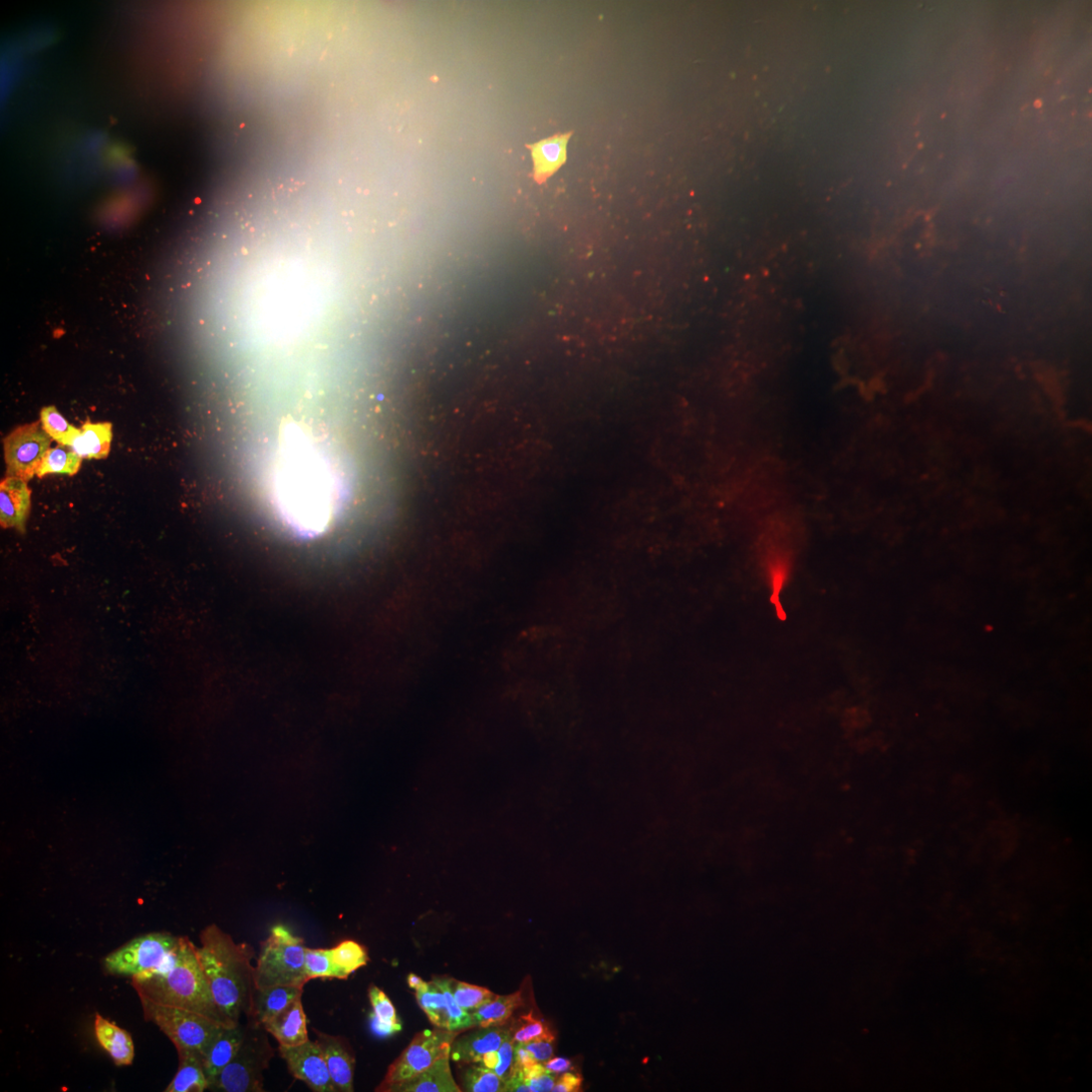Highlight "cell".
<instances>
[{"mask_svg":"<svg viewBox=\"0 0 1092 1092\" xmlns=\"http://www.w3.org/2000/svg\"><path fill=\"white\" fill-rule=\"evenodd\" d=\"M268 490L282 524L301 538L330 528L345 501L344 477L321 442L290 428L273 455Z\"/></svg>","mask_w":1092,"mask_h":1092,"instance_id":"1","label":"cell"},{"mask_svg":"<svg viewBox=\"0 0 1092 1092\" xmlns=\"http://www.w3.org/2000/svg\"><path fill=\"white\" fill-rule=\"evenodd\" d=\"M196 955L206 975L217 1005L225 1017L240 1025V1018L252 1016L255 993L252 960L254 949L247 943H236L218 926L204 929Z\"/></svg>","mask_w":1092,"mask_h":1092,"instance_id":"2","label":"cell"},{"mask_svg":"<svg viewBox=\"0 0 1092 1092\" xmlns=\"http://www.w3.org/2000/svg\"><path fill=\"white\" fill-rule=\"evenodd\" d=\"M139 998L206 1016L223 1027H236L220 1010L196 955V946L181 937L177 960L166 973L132 979Z\"/></svg>","mask_w":1092,"mask_h":1092,"instance_id":"3","label":"cell"},{"mask_svg":"<svg viewBox=\"0 0 1092 1092\" xmlns=\"http://www.w3.org/2000/svg\"><path fill=\"white\" fill-rule=\"evenodd\" d=\"M306 950L304 940L295 936L288 927H273L268 938L260 944L254 971L255 989L280 985L305 987L309 982L305 965Z\"/></svg>","mask_w":1092,"mask_h":1092,"instance_id":"4","label":"cell"},{"mask_svg":"<svg viewBox=\"0 0 1092 1092\" xmlns=\"http://www.w3.org/2000/svg\"><path fill=\"white\" fill-rule=\"evenodd\" d=\"M181 937L150 933L136 937L110 953L105 970L115 976L143 979L168 972L176 963Z\"/></svg>","mask_w":1092,"mask_h":1092,"instance_id":"5","label":"cell"},{"mask_svg":"<svg viewBox=\"0 0 1092 1092\" xmlns=\"http://www.w3.org/2000/svg\"><path fill=\"white\" fill-rule=\"evenodd\" d=\"M266 1033L263 1026L249 1020L239 1051L209 1089L223 1092L264 1091L263 1073L275 1055Z\"/></svg>","mask_w":1092,"mask_h":1092,"instance_id":"6","label":"cell"},{"mask_svg":"<svg viewBox=\"0 0 1092 1092\" xmlns=\"http://www.w3.org/2000/svg\"><path fill=\"white\" fill-rule=\"evenodd\" d=\"M140 1001L145 1019L154 1023L176 1050L192 1051L202 1057L221 1030L227 1028L194 1012L143 998Z\"/></svg>","mask_w":1092,"mask_h":1092,"instance_id":"7","label":"cell"},{"mask_svg":"<svg viewBox=\"0 0 1092 1092\" xmlns=\"http://www.w3.org/2000/svg\"><path fill=\"white\" fill-rule=\"evenodd\" d=\"M458 1034L439 1028L417 1034L389 1067L376 1091L389 1092L392 1087L418 1076L440 1058L450 1055L452 1042Z\"/></svg>","mask_w":1092,"mask_h":1092,"instance_id":"8","label":"cell"},{"mask_svg":"<svg viewBox=\"0 0 1092 1092\" xmlns=\"http://www.w3.org/2000/svg\"><path fill=\"white\" fill-rule=\"evenodd\" d=\"M52 438L42 428L41 421L18 427L4 439L7 476L29 482L37 474L51 449Z\"/></svg>","mask_w":1092,"mask_h":1092,"instance_id":"9","label":"cell"},{"mask_svg":"<svg viewBox=\"0 0 1092 1092\" xmlns=\"http://www.w3.org/2000/svg\"><path fill=\"white\" fill-rule=\"evenodd\" d=\"M280 1054L290 1073L315 1092H336L324 1055L311 1040L296 1047L280 1046Z\"/></svg>","mask_w":1092,"mask_h":1092,"instance_id":"10","label":"cell"},{"mask_svg":"<svg viewBox=\"0 0 1092 1092\" xmlns=\"http://www.w3.org/2000/svg\"><path fill=\"white\" fill-rule=\"evenodd\" d=\"M316 1043L320 1047L336 1091L353 1092L356 1056L343 1037L325 1034L314 1029Z\"/></svg>","mask_w":1092,"mask_h":1092,"instance_id":"11","label":"cell"},{"mask_svg":"<svg viewBox=\"0 0 1092 1092\" xmlns=\"http://www.w3.org/2000/svg\"><path fill=\"white\" fill-rule=\"evenodd\" d=\"M509 1035L510 1029L477 1027L475 1031L454 1039L450 1058L461 1065L480 1063L486 1053L498 1051Z\"/></svg>","mask_w":1092,"mask_h":1092,"instance_id":"12","label":"cell"},{"mask_svg":"<svg viewBox=\"0 0 1092 1092\" xmlns=\"http://www.w3.org/2000/svg\"><path fill=\"white\" fill-rule=\"evenodd\" d=\"M31 490L28 482L19 477L6 476L0 483V524L24 532L31 509Z\"/></svg>","mask_w":1092,"mask_h":1092,"instance_id":"13","label":"cell"},{"mask_svg":"<svg viewBox=\"0 0 1092 1092\" xmlns=\"http://www.w3.org/2000/svg\"><path fill=\"white\" fill-rule=\"evenodd\" d=\"M263 1027L282 1047H296L308 1042L307 1016L302 997L267 1021Z\"/></svg>","mask_w":1092,"mask_h":1092,"instance_id":"14","label":"cell"},{"mask_svg":"<svg viewBox=\"0 0 1092 1092\" xmlns=\"http://www.w3.org/2000/svg\"><path fill=\"white\" fill-rule=\"evenodd\" d=\"M572 133L558 134L551 138L527 145L534 164L533 177L539 184L553 176L567 161V146Z\"/></svg>","mask_w":1092,"mask_h":1092,"instance_id":"15","label":"cell"},{"mask_svg":"<svg viewBox=\"0 0 1092 1092\" xmlns=\"http://www.w3.org/2000/svg\"><path fill=\"white\" fill-rule=\"evenodd\" d=\"M245 1037V1028L241 1025L224 1028L216 1036L201 1057L204 1072L210 1084L234 1059ZM210 1087V1086H209Z\"/></svg>","mask_w":1092,"mask_h":1092,"instance_id":"16","label":"cell"},{"mask_svg":"<svg viewBox=\"0 0 1092 1092\" xmlns=\"http://www.w3.org/2000/svg\"><path fill=\"white\" fill-rule=\"evenodd\" d=\"M95 1035L101 1047L111 1056L117 1066H130L133 1064L135 1046L132 1036L126 1030L97 1013L95 1017Z\"/></svg>","mask_w":1092,"mask_h":1092,"instance_id":"17","label":"cell"},{"mask_svg":"<svg viewBox=\"0 0 1092 1092\" xmlns=\"http://www.w3.org/2000/svg\"><path fill=\"white\" fill-rule=\"evenodd\" d=\"M304 987L299 986L280 985L255 989L253 1011L249 1020L257 1023V1025H265L267 1021L276 1017L295 1000L302 997Z\"/></svg>","mask_w":1092,"mask_h":1092,"instance_id":"18","label":"cell"},{"mask_svg":"<svg viewBox=\"0 0 1092 1092\" xmlns=\"http://www.w3.org/2000/svg\"><path fill=\"white\" fill-rule=\"evenodd\" d=\"M450 1055L437 1060L418 1076L396 1085L389 1092H460L462 1089L452 1077Z\"/></svg>","mask_w":1092,"mask_h":1092,"instance_id":"19","label":"cell"},{"mask_svg":"<svg viewBox=\"0 0 1092 1092\" xmlns=\"http://www.w3.org/2000/svg\"><path fill=\"white\" fill-rule=\"evenodd\" d=\"M179 1066L165 1092H202L210 1082L204 1072L201 1056L188 1050H177Z\"/></svg>","mask_w":1092,"mask_h":1092,"instance_id":"20","label":"cell"},{"mask_svg":"<svg viewBox=\"0 0 1092 1092\" xmlns=\"http://www.w3.org/2000/svg\"><path fill=\"white\" fill-rule=\"evenodd\" d=\"M112 440L113 426L111 423H92L88 421L81 428L70 448L83 458L104 459L110 454Z\"/></svg>","mask_w":1092,"mask_h":1092,"instance_id":"21","label":"cell"},{"mask_svg":"<svg viewBox=\"0 0 1092 1092\" xmlns=\"http://www.w3.org/2000/svg\"><path fill=\"white\" fill-rule=\"evenodd\" d=\"M524 1005L522 992L497 995L490 1002L470 1012L475 1028L501 1027L506 1025L514 1011Z\"/></svg>","mask_w":1092,"mask_h":1092,"instance_id":"22","label":"cell"},{"mask_svg":"<svg viewBox=\"0 0 1092 1092\" xmlns=\"http://www.w3.org/2000/svg\"><path fill=\"white\" fill-rule=\"evenodd\" d=\"M419 1006L425 1011L436 1028L449 1031V1011L444 994L433 982H426L416 990Z\"/></svg>","mask_w":1092,"mask_h":1092,"instance_id":"23","label":"cell"},{"mask_svg":"<svg viewBox=\"0 0 1092 1092\" xmlns=\"http://www.w3.org/2000/svg\"><path fill=\"white\" fill-rule=\"evenodd\" d=\"M65 447L60 445L47 452L37 471L38 477L42 479L51 473L76 475L80 471L84 458L72 448Z\"/></svg>","mask_w":1092,"mask_h":1092,"instance_id":"24","label":"cell"},{"mask_svg":"<svg viewBox=\"0 0 1092 1092\" xmlns=\"http://www.w3.org/2000/svg\"><path fill=\"white\" fill-rule=\"evenodd\" d=\"M329 950L334 964L349 977L370 960L367 949L355 941H345Z\"/></svg>","mask_w":1092,"mask_h":1092,"instance_id":"25","label":"cell"},{"mask_svg":"<svg viewBox=\"0 0 1092 1092\" xmlns=\"http://www.w3.org/2000/svg\"><path fill=\"white\" fill-rule=\"evenodd\" d=\"M462 1088L468 1092H505L506 1082L482 1064L470 1065L463 1073Z\"/></svg>","mask_w":1092,"mask_h":1092,"instance_id":"26","label":"cell"},{"mask_svg":"<svg viewBox=\"0 0 1092 1092\" xmlns=\"http://www.w3.org/2000/svg\"><path fill=\"white\" fill-rule=\"evenodd\" d=\"M40 421L44 431L53 440L66 447H71L81 430L70 424L55 407L44 408Z\"/></svg>","mask_w":1092,"mask_h":1092,"instance_id":"27","label":"cell"},{"mask_svg":"<svg viewBox=\"0 0 1092 1092\" xmlns=\"http://www.w3.org/2000/svg\"><path fill=\"white\" fill-rule=\"evenodd\" d=\"M512 1040L515 1043L526 1044L537 1040H556L548 1023L533 1015V1012L522 1015L510 1028Z\"/></svg>","mask_w":1092,"mask_h":1092,"instance_id":"28","label":"cell"},{"mask_svg":"<svg viewBox=\"0 0 1092 1092\" xmlns=\"http://www.w3.org/2000/svg\"><path fill=\"white\" fill-rule=\"evenodd\" d=\"M306 973L309 981L316 978L348 979L349 976L339 969L331 959L330 950H306Z\"/></svg>","mask_w":1092,"mask_h":1092,"instance_id":"29","label":"cell"},{"mask_svg":"<svg viewBox=\"0 0 1092 1092\" xmlns=\"http://www.w3.org/2000/svg\"><path fill=\"white\" fill-rule=\"evenodd\" d=\"M444 994L449 1011V1031L462 1032L475 1028L474 1020L470 1012L463 1010L455 1001L452 994V979L448 977H434L432 980Z\"/></svg>","mask_w":1092,"mask_h":1092,"instance_id":"30","label":"cell"},{"mask_svg":"<svg viewBox=\"0 0 1092 1092\" xmlns=\"http://www.w3.org/2000/svg\"><path fill=\"white\" fill-rule=\"evenodd\" d=\"M451 989L457 1004L467 1012H471L481 1007L497 996L487 988L474 986L454 979H452Z\"/></svg>","mask_w":1092,"mask_h":1092,"instance_id":"31","label":"cell"},{"mask_svg":"<svg viewBox=\"0 0 1092 1092\" xmlns=\"http://www.w3.org/2000/svg\"><path fill=\"white\" fill-rule=\"evenodd\" d=\"M369 996L374 1008L375 1016L382 1022L390 1025H402L397 1010L388 995L376 985H372Z\"/></svg>","mask_w":1092,"mask_h":1092,"instance_id":"32","label":"cell"},{"mask_svg":"<svg viewBox=\"0 0 1092 1092\" xmlns=\"http://www.w3.org/2000/svg\"><path fill=\"white\" fill-rule=\"evenodd\" d=\"M498 1054L499 1063L494 1071L507 1082L515 1069V1042L512 1040L511 1032L498 1049Z\"/></svg>","mask_w":1092,"mask_h":1092,"instance_id":"33","label":"cell"},{"mask_svg":"<svg viewBox=\"0 0 1092 1092\" xmlns=\"http://www.w3.org/2000/svg\"><path fill=\"white\" fill-rule=\"evenodd\" d=\"M555 1040H537L523 1044L537 1062L544 1064L554 1057Z\"/></svg>","mask_w":1092,"mask_h":1092,"instance_id":"34","label":"cell"},{"mask_svg":"<svg viewBox=\"0 0 1092 1092\" xmlns=\"http://www.w3.org/2000/svg\"><path fill=\"white\" fill-rule=\"evenodd\" d=\"M583 1078L579 1073L565 1072L556 1082L555 1092H578L582 1090Z\"/></svg>","mask_w":1092,"mask_h":1092,"instance_id":"35","label":"cell"},{"mask_svg":"<svg viewBox=\"0 0 1092 1092\" xmlns=\"http://www.w3.org/2000/svg\"><path fill=\"white\" fill-rule=\"evenodd\" d=\"M557 1082V1078L552 1075L551 1072L545 1071L544 1073L533 1077L527 1081L530 1091L533 1092H545L553 1091Z\"/></svg>","mask_w":1092,"mask_h":1092,"instance_id":"36","label":"cell"},{"mask_svg":"<svg viewBox=\"0 0 1092 1092\" xmlns=\"http://www.w3.org/2000/svg\"><path fill=\"white\" fill-rule=\"evenodd\" d=\"M539 1063L521 1043H515V1067L523 1070Z\"/></svg>","mask_w":1092,"mask_h":1092,"instance_id":"37","label":"cell"},{"mask_svg":"<svg viewBox=\"0 0 1092 1092\" xmlns=\"http://www.w3.org/2000/svg\"><path fill=\"white\" fill-rule=\"evenodd\" d=\"M371 1022L373 1031L381 1037H389L402 1031V1025H390V1023L382 1022L374 1013L371 1014Z\"/></svg>","mask_w":1092,"mask_h":1092,"instance_id":"38","label":"cell"},{"mask_svg":"<svg viewBox=\"0 0 1092 1092\" xmlns=\"http://www.w3.org/2000/svg\"><path fill=\"white\" fill-rule=\"evenodd\" d=\"M544 1066L551 1073L561 1074L572 1069V1062L569 1059L557 1057L545 1062Z\"/></svg>","mask_w":1092,"mask_h":1092,"instance_id":"39","label":"cell"},{"mask_svg":"<svg viewBox=\"0 0 1092 1092\" xmlns=\"http://www.w3.org/2000/svg\"><path fill=\"white\" fill-rule=\"evenodd\" d=\"M480 1063L483 1066H485L489 1069L495 1070V1068L498 1066V1063H499L498 1051H492V1052L486 1053L482 1057Z\"/></svg>","mask_w":1092,"mask_h":1092,"instance_id":"40","label":"cell"},{"mask_svg":"<svg viewBox=\"0 0 1092 1092\" xmlns=\"http://www.w3.org/2000/svg\"><path fill=\"white\" fill-rule=\"evenodd\" d=\"M425 983L426 982L423 981V979L421 977L417 976L416 974L411 973V974H409V976H408L409 986L415 989V990L421 988Z\"/></svg>","mask_w":1092,"mask_h":1092,"instance_id":"41","label":"cell"}]
</instances>
